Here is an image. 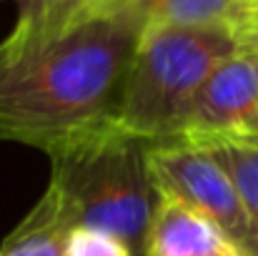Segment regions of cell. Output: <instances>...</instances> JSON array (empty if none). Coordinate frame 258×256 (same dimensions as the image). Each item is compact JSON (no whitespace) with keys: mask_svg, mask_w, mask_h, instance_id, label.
<instances>
[{"mask_svg":"<svg viewBox=\"0 0 258 256\" xmlns=\"http://www.w3.org/2000/svg\"><path fill=\"white\" fill-rule=\"evenodd\" d=\"M148 0H73L0 40V141L53 148L115 123Z\"/></svg>","mask_w":258,"mask_h":256,"instance_id":"1","label":"cell"},{"mask_svg":"<svg viewBox=\"0 0 258 256\" xmlns=\"http://www.w3.org/2000/svg\"><path fill=\"white\" fill-rule=\"evenodd\" d=\"M148 153V141L110 123L53 148L48 186L63 196L76 226L105 229L143 256L161 198Z\"/></svg>","mask_w":258,"mask_h":256,"instance_id":"2","label":"cell"},{"mask_svg":"<svg viewBox=\"0 0 258 256\" xmlns=\"http://www.w3.org/2000/svg\"><path fill=\"white\" fill-rule=\"evenodd\" d=\"M238 50L231 28L148 25L128 71L115 126L148 143L183 141L203 83Z\"/></svg>","mask_w":258,"mask_h":256,"instance_id":"3","label":"cell"},{"mask_svg":"<svg viewBox=\"0 0 258 256\" xmlns=\"http://www.w3.org/2000/svg\"><path fill=\"white\" fill-rule=\"evenodd\" d=\"M148 159L161 191L211 219L241 256H258V234L238 186L208 146L193 141L151 143Z\"/></svg>","mask_w":258,"mask_h":256,"instance_id":"4","label":"cell"},{"mask_svg":"<svg viewBox=\"0 0 258 256\" xmlns=\"http://www.w3.org/2000/svg\"><path fill=\"white\" fill-rule=\"evenodd\" d=\"M258 138V53L238 50L203 83L183 141L216 143Z\"/></svg>","mask_w":258,"mask_h":256,"instance_id":"5","label":"cell"},{"mask_svg":"<svg viewBox=\"0 0 258 256\" xmlns=\"http://www.w3.org/2000/svg\"><path fill=\"white\" fill-rule=\"evenodd\" d=\"M143 256H241V251L211 219L161 191Z\"/></svg>","mask_w":258,"mask_h":256,"instance_id":"6","label":"cell"},{"mask_svg":"<svg viewBox=\"0 0 258 256\" xmlns=\"http://www.w3.org/2000/svg\"><path fill=\"white\" fill-rule=\"evenodd\" d=\"M73 216L63 196L48 186L38 203L3 239L0 256H66Z\"/></svg>","mask_w":258,"mask_h":256,"instance_id":"7","label":"cell"},{"mask_svg":"<svg viewBox=\"0 0 258 256\" xmlns=\"http://www.w3.org/2000/svg\"><path fill=\"white\" fill-rule=\"evenodd\" d=\"M243 0H148V25L173 28H231Z\"/></svg>","mask_w":258,"mask_h":256,"instance_id":"8","label":"cell"},{"mask_svg":"<svg viewBox=\"0 0 258 256\" xmlns=\"http://www.w3.org/2000/svg\"><path fill=\"white\" fill-rule=\"evenodd\" d=\"M203 146H208L228 169L258 234V138H228Z\"/></svg>","mask_w":258,"mask_h":256,"instance_id":"9","label":"cell"},{"mask_svg":"<svg viewBox=\"0 0 258 256\" xmlns=\"http://www.w3.org/2000/svg\"><path fill=\"white\" fill-rule=\"evenodd\" d=\"M66 256H136V251L115 234L95 226H73Z\"/></svg>","mask_w":258,"mask_h":256,"instance_id":"10","label":"cell"},{"mask_svg":"<svg viewBox=\"0 0 258 256\" xmlns=\"http://www.w3.org/2000/svg\"><path fill=\"white\" fill-rule=\"evenodd\" d=\"M236 40L241 45V50H251L258 53V3L243 5L236 25H233Z\"/></svg>","mask_w":258,"mask_h":256,"instance_id":"11","label":"cell"},{"mask_svg":"<svg viewBox=\"0 0 258 256\" xmlns=\"http://www.w3.org/2000/svg\"><path fill=\"white\" fill-rule=\"evenodd\" d=\"M251 3H258V0H243V5H251Z\"/></svg>","mask_w":258,"mask_h":256,"instance_id":"12","label":"cell"}]
</instances>
